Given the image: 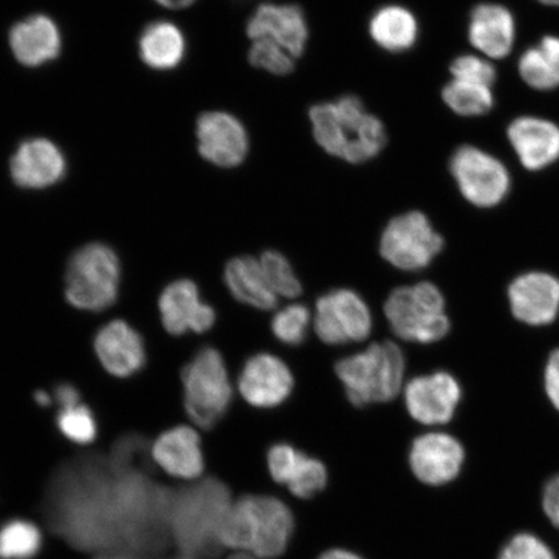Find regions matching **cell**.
Instances as JSON below:
<instances>
[{
  "mask_svg": "<svg viewBox=\"0 0 559 559\" xmlns=\"http://www.w3.org/2000/svg\"><path fill=\"white\" fill-rule=\"evenodd\" d=\"M41 513L51 533L73 549L123 551L118 477L108 454H80L56 467Z\"/></svg>",
  "mask_w": 559,
  "mask_h": 559,
  "instance_id": "obj_1",
  "label": "cell"
},
{
  "mask_svg": "<svg viewBox=\"0 0 559 559\" xmlns=\"http://www.w3.org/2000/svg\"><path fill=\"white\" fill-rule=\"evenodd\" d=\"M229 488L209 477L174 491L170 528L175 545L171 559H215L225 549L221 535L233 507Z\"/></svg>",
  "mask_w": 559,
  "mask_h": 559,
  "instance_id": "obj_2",
  "label": "cell"
},
{
  "mask_svg": "<svg viewBox=\"0 0 559 559\" xmlns=\"http://www.w3.org/2000/svg\"><path fill=\"white\" fill-rule=\"evenodd\" d=\"M313 138L328 155L348 164H365L379 156L388 143L380 118L369 114L358 96L313 105L310 109Z\"/></svg>",
  "mask_w": 559,
  "mask_h": 559,
  "instance_id": "obj_3",
  "label": "cell"
},
{
  "mask_svg": "<svg viewBox=\"0 0 559 559\" xmlns=\"http://www.w3.org/2000/svg\"><path fill=\"white\" fill-rule=\"evenodd\" d=\"M295 530L290 509L271 496H243L234 501L222 528L223 547L257 559L282 556Z\"/></svg>",
  "mask_w": 559,
  "mask_h": 559,
  "instance_id": "obj_4",
  "label": "cell"
},
{
  "mask_svg": "<svg viewBox=\"0 0 559 559\" xmlns=\"http://www.w3.org/2000/svg\"><path fill=\"white\" fill-rule=\"evenodd\" d=\"M335 373L355 407L388 403L395 400L403 388L404 354L394 342H377L366 352L340 360Z\"/></svg>",
  "mask_w": 559,
  "mask_h": 559,
  "instance_id": "obj_5",
  "label": "cell"
},
{
  "mask_svg": "<svg viewBox=\"0 0 559 559\" xmlns=\"http://www.w3.org/2000/svg\"><path fill=\"white\" fill-rule=\"evenodd\" d=\"M64 296L74 309L102 312L120 296L122 264L117 251L104 242H90L70 255Z\"/></svg>",
  "mask_w": 559,
  "mask_h": 559,
  "instance_id": "obj_6",
  "label": "cell"
},
{
  "mask_svg": "<svg viewBox=\"0 0 559 559\" xmlns=\"http://www.w3.org/2000/svg\"><path fill=\"white\" fill-rule=\"evenodd\" d=\"M181 384L185 409L195 426L213 429L227 415L234 391L226 361L218 349H199L181 369Z\"/></svg>",
  "mask_w": 559,
  "mask_h": 559,
  "instance_id": "obj_7",
  "label": "cell"
},
{
  "mask_svg": "<svg viewBox=\"0 0 559 559\" xmlns=\"http://www.w3.org/2000/svg\"><path fill=\"white\" fill-rule=\"evenodd\" d=\"M384 313L397 337L417 344L443 340L451 328L442 292L428 282L391 292Z\"/></svg>",
  "mask_w": 559,
  "mask_h": 559,
  "instance_id": "obj_8",
  "label": "cell"
},
{
  "mask_svg": "<svg viewBox=\"0 0 559 559\" xmlns=\"http://www.w3.org/2000/svg\"><path fill=\"white\" fill-rule=\"evenodd\" d=\"M443 247V237L432 227L428 216L419 212L391 219L380 241L383 260L408 272L428 267Z\"/></svg>",
  "mask_w": 559,
  "mask_h": 559,
  "instance_id": "obj_9",
  "label": "cell"
},
{
  "mask_svg": "<svg viewBox=\"0 0 559 559\" xmlns=\"http://www.w3.org/2000/svg\"><path fill=\"white\" fill-rule=\"evenodd\" d=\"M450 169L461 194L474 206H498L509 193L510 175L506 165L477 146H460L453 153Z\"/></svg>",
  "mask_w": 559,
  "mask_h": 559,
  "instance_id": "obj_10",
  "label": "cell"
},
{
  "mask_svg": "<svg viewBox=\"0 0 559 559\" xmlns=\"http://www.w3.org/2000/svg\"><path fill=\"white\" fill-rule=\"evenodd\" d=\"M314 332L326 345H346L369 337L373 318L366 300L349 289H335L320 297L313 319Z\"/></svg>",
  "mask_w": 559,
  "mask_h": 559,
  "instance_id": "obj_11",
  "label": "cell"
},
{
  "mask_svg": "<svg viewBox=\"0 0 559 559\" xmlns=\"http://www.w3.org/2000/svg\"><path fill=\"white\" fill-rule=\"evenodd\" d=\"M68 160L58 144L46 138H31L20 143L10 159L13 183L21 190L41 191L66 178Z\"/></svg>",
  "mask_w": 559,
  "mask_h": 559,
  "instance_id": "obj_12",
  "label": "cell"
},
{
  "mask_svg": "<svg viewBox=\"0 0 559 559\" xmlns=\"http://www.w3.org/2000/svg\"><path fill=\"white\" fill-rule=\"evenodd\" d=\"M195 136L200 155L223 169L240 166L248 156V131L239 118L227 111L201 115L195 126Z\"/></svg>",
  "mask_w": 559,
  "mask_h": 559,
  "instance_id": "obj_13",
  "label": "cell"
},
{
  "mask_svg": "<svg viewBox=\"0 0 559 559\" xmlns=\"http://www.w3.org/2000/svg\"><path fill=\"white\" fill-rule=\"evenodd\" d=\"M158 310L165 331L174 337L209 332L216 321L215 310L202 302L199 286L190 278L166 285L158 298Z\"/></svg>",
  "mask_w": 559,
  "mask_h": 559,
  "instance_id": "obj_14",
  "label": "cell"
},
{
  "mask_svg": "<svg viewBox=\"0 0 559 559\" xmlns=\"http://www.w3.org/2000/svg\"><path fill=\"white\" fill-rule=\"evenodd\" d=\"M412 418L424 425L450 423L461 401L460 383L450 373L436 372L412 380L404 391Z\"/></svg>",
  "mask_w": 559,
  "mask_h": 559,
  "instance_id": "obj_15",
  "label": "cell"
},
{
  "mask_svg": "<svg viewBox=\"0 0 559 559\" xmlns=\"http://www.w3.org/2000/svg\"><path fill=\"white\" fill-rule=\"evenodd\" d=\"M94 349L103 368L118 379H129L146 366L143 335L124 320L103 325L95 334Z\"/></svg>",
  "mask_w": 559,
  "mask_h": 559,
  "instance_id": "obj_16",
  "label": "cell"
},
{
  "mask_svg": "<svg viewBox=\"0 0 559 559\" xmlns=\"http://www.w3.org/2000/svg\"><path fill=\"white\" fill-rule=\"evenodd\" d=\"M250 39H269L293 58H300L309 44L310 31L302 10L295 4L265 3L255 10L247 25Z\"/></svg>",
  "mask_w": 559,
  "mask_h": 559,
  "instance_id": "obj_17",
  "label": "cell"
},
{
  "mask_svg": "<svg viewBox=\"0 0 559 559\" xmlns=\"http://www.w3.org/2000/svg\"><path fill=\"white\" fill-rule=\"evenodd\" d=\"M293 386L295 380L289 367L271 354L251 356L239 377L241 396L257 408H272L284 403Z\"/></svg>",
  "mask_w": 559,
  "mask_h": 559,
  "instance_id": "obj_18",
  "label": "cell"
},
{
  "mask_svg": "<svg viewBox=\"0 0 559 559\" xmlns=\"http://www.w3.org/2000/svg\"><path fill=\"white\" fill-rule=\"evenodd\" d=\"M464 461V447L456 438L444 432L418 437L411 447V469L426 485L449 484L457 477Z\"/></svg>",
  "mask_w": 559,
  "mask_h": 559,
  "instance_id": "obj_19",
  "label": "cell"
},
{
  "mask_svg": "<svg viewBox=\"0 0 559 559\" xmlns=\"http://www.w3.org/2000/svg\"><path fill=\"white\" fill-rule=\"evenodd\" d=\"M510 309L524 324L554 323L559 312V280L547 272H528L509 286Z\"/></svg>",
  "mask_w": 559,
  "mask_h": 559,
  "instance_id": "obj_20",
  "label": "cell"
},
{
  "mask_svg": "<svg viewBox=\"0 0 559 559\" xmlns=\"http://www.w3.org/2000/svg\"><path fill=\"white\" fill-rule=\"evenodd\" d=\"M10 47L21 66L40 68L59 58L62 35L58 24L44 13H35L13 24Z\"/></svg>",
  "mask_w": 559,
  "mask_h": 559,
  "instance_id": "obj_21",
  "label": "cell"
},
{
  "mask_svg": "<svg viewBox=\"0 0 559 559\" xmlns=\"http://www.w3.org/2000/svg\"><path fill=\"white\" fill-rule=\"evenodd\" d=\"M153 463L171 477L199 479L205 469L199 432L190 426H175L160 435L151 445Z\"/></svg>",
  "mask_w": 559,
  "mask_h": 559,
  "instance_id": "obj_22",
  "label": "cell"
},
{
  "mask_svg": "<svg viewBox=\"0 0 559 559\" xmlns=\"http://www.w3.org/2000/svg\"><path fill=\"white\" fill-rule=\"evenodd\" d=\"M269 471L277 484L286 485L299 499H310L324 489L328 473L321 461L311 459L289 444L271 447Z\"/></svg>",
  "mask_w": 559,
  "mask_h": 559,
  "instance_id": "obj_23",
  "label": "cell"
},
{
  "mask_svg": "<svg viewBox=\"0 0 559 559\" xmlns=\"http://www.w3.org/2000/svg\"><path fill=\"white\" fill-rule=\"evenodd\" d=\"M508 139L524 169L539 171L559 159V128L544 118H516L509 126Z\"/></svg>",
  "mask_w": 559,
  "mask_h": 559,
  "instance_id": "obj_24",
  "label": "cell"
},
{
  "mask_svg": "<svg viewBox=\"0 0 559 559\" xmlns=\"http://www.w3.org/2000/svg\"><path fill=\"white\" fill-rule=\"evenodd\" d=\"M467 37L475 50L488 58H507L515 41L513 13L501 4H478L472 11Z\"/></svg>",
  "mask_w": 559,
  "mask_h": 559,
  "instance_id": "obj_25",
  "label": "cell"
},
{
  "mask_svg": "<svg viewBox=\"0 0 559 559\" xmlns=\"http://www.w3.org/2000/svg\"><path fill=\"white\" fill-rule=\"evenodd\" d=\"M186 53V35L170 21H153L140 34V59L157 72H171L177 69L185 61Z\"/></svg>",
  "mask_w": 559,
  "mask_h": 559,
  "instance_id": "obj_26",
  "label": "cell"
},
{
  "mask_svg": "<svg viewBox=\"0 0 559 559\" xmlns=\"http://www.w3.org/2000/svg\"><path fill=\"white\" fill-rule=\"evenodd\" d=\"M225 282L230 295L243 305L270 311L277 305V296L270 288L260 260L253 257H237L225 270Z\"/></svg>",
  "mask_w": 559,
  "mask_h": 559,
  "instance_id": "obj_27",
  "label": "cell"
},
{
  "mask_svg": "<svg viewBox=\"0 0 559 559\" xmlns=\"http://www.w3.org/2000/svg\"><path fill=\"white\" fill-rule=\"evenodd\" d=\"M418 33L416 16L402 5H384L369 21L370 37L382 50L391 53L412 50Z\"/></svg>",
  "mask_w": 559,
  "mask_h": 559,
  "instance_id": "obj_28",
  "label": "cell"
},
{
  "mask_svg": "<svg viewBox=\"0 0 559 559\" xmlns=\"http://www.w3.org/2000/svg\"><path fill=\"white\" fill-rule=\"evenodd\" d=\"M522 80L530 87L549 91L559 87V37L548 35L521 56Z\"/></svg>",
  "mask_w": 559,
  "mask_h": 559,
  "instance_id": "obj_29",
  "label": "cell"
},
{
  "mask_svg": "<svg viewBox=\"0 0 559 559\" xmlns=\"http://www.w3.org/2000/svg\"><path fill=\"white\" fill-rule=\"evenodd\" d=\"M44 549V535L34 522L12 519L0 526V559H35Z\"/></svg>",
  "mask_w": 559,
  "mask_h": 559,
  "instance_id": "obj_30",
  "label": "cell"
},
{
  "mask_svg": "<svg viewBox=\"0 0 559 559\" xmlns=\"http://www.w3.org/2000/svg\"><path fill=\"white\" fill-rule=\"evenodd\" d=\"M492 87L480 83L452 80L443 88V100L454 114L463 117L487 115L493 107Z\"/></svg>",
  "mask_w": 559,
  "mask_h": 559,
  "instance_id": "obj_31",
  "label": "cell"
},
{
  "mask_svg": "<svg viewBox=\"0 0 559 559\" xmlns=\"http://www.w3.org/2000/svg\"><path fill=\"white\" fill-rule=\"evenodd\" d=\"M55 423L60 435L76 445L93 444L99 436V424L94 411L83 402L72 407L60 408Z\"/></svg>",
  "mask_w": 559,
  "mask_h": 559,
  "instance_id": "obj_32",
  "label": "cell"
},
{
  "mask_svg": "<svg viewBox=\"0 0 559 559\" xmlns=\"http://www.w3.org/2000/svg\"><path fill=\"white\" fill-rule=\"evenodd\" d=\"M260 262L270 288L276 296L296 298L302 293V285L282 253L275 250L264 251Z\"/></svg>",
  "mask_w": 559,
  "mask_h": 559,
  "instance_id": "obj_33",
  "label": "cell"
},
{
  "mask_svg": "<svg viewBox=\"0 0 559 559\" xmlns=\"http://www.w3.org/2000/svg\"><path fill=\"white\" fill-rule=\"evenodd\" d=\"M311 323L310 311L304 305H290L272 319V332L278 341L289 346L304 344Z\"/></svg>",
  "mask_w": 559,
  "mask_h": 559,
  "instance_id": "obj_34",
  "label": "cell"
},
{
  "mask_svg": "<svg viewBox=\"0 0 559 559\" xmlns=\"http://www.w3.org/2000/svg\"><path fill=\"white\" fill-rule=\"evenodd\" d=\"M249 61L251 66L275 75H288L296 67V58L269 39L253 40Z\"/></svg>",
  "mask_w": 559,
  "mask_h": 559,
  "instance_id": "obj_35",
  "label": "cell"
},
{
  "mask_svg": "<svg viewBox=\"0 0 559 559\" xmlns=\"http://www.w3.org/2000/svg\"><path fill=\"white\" fill-rule=\"evenodd\" d=\"M453 80L480 83L492 87L498 80V72L486 59L474 55H461L452 61L450 67Z\"/></svg>",
  "mask_w": 559,
  "mask_h": 559,
  "instance_id": "obj_36",
  "label": "cell"
},
{
  "mask_svg": "<svg viewBox=\"0 0 559 559\" xmlns=\"http://www.w3.org/2000/svg\"><path fill=\"white\" fill-rule=\"evenodd\" d=\"M499 559H556L554 550L536 535L522 533L501 549Z\"/></svg>",
  "mask_w": 559,
  "mask_h": 559,
  "instance_id": "obj_37",
  "label": "cell"
},
{
  "mask_svg": "<svg viewBox=\"0 0 559 559\" xmlns=\"http://www.w3.org/2000/svg\"><path fill=\"white\" fill-rule=\"evenodd\" d=\"M544 379L549 401L559 411V349L549 356Z\"/></svg>",
  "mask_w": 559,
  "mask_h": 559,
  "instance_id": "obj_38",
  "label": "cell"
},
{
  "mask_svg": "<svg viewBox=\"0 0 559 559\" xmlns=\"http://www.w3.org/2000/svg\"><path fill=\"white\" fill-rule=\"evenodd\" d=\"M543 508L549 521L559 530V474L544 488Z\"/></svg>",
  "mask_w": 559,
  "mask_h": 559,
  "instance_id": "obj_39",
  "label": "cell"
},
{
  "mask_svg": "<svg viewBox=\"0 0 559 559\" xmlns=\"http://www.w3.org/2000/svg\"><path fill=\"white\" fill-rule=\"evenodd\" d=\"M53 403L60 408L72 407V405L82 403V395L79 388L70 382H60L56 384L52 391Z\"/></svg>",
  "mask_w": 559,
  "mask_h": 559,
  "instance_id": "obj_40",
  "label": "cell"
},
{
  "mask_svg": "<svg viewBox=\"0 0 559 559\" xmlns=\"http://www.w3.org/2000/svg\"><path fill=\"white\" fill-rule=\"evenodd\" d=\"M159 5L169 10H185L192 5L195 0H156Z\"/></svg>",
  "mask_w": 559,
  "mask_h": 559,
  "instance_id": "obj_41",
  "label": "cell"
},
{
  "mask_svg": "<svg viewBox=\"0 0 559 559\" xmlns=\"http://www.w3.org/2000/svg\"><path fill=\"white\" fill-rule=\"evenodd\" d=\"M95 559H148L142 556L130 554V551H108V554L97 555Z\"/></svg>",
  "mask_w": 559,
  "mask_h": 559,
  "instance_id": "obj_42",
  "label": "cell"
},
{
  "mask_svg": "<svg viewBox=\"0 0 559 559\" xmlns=\"http://www.w3.org/2000/svg\"><path fill=\"white\" fill-rule=\"evenodd\" d=\"M319 559H361V558L352 554V551L334 549V550L326 551V554L321 556Z\"/></svg>",
  "mask_w": 559,
  "mask_h": 559,
  "instance_id": "obj_43",
  "label": "cell"
},
{
  "mask_svg": "<svg viewBox=\"0 0 559 559\" xmlns=\"http://www.w3.org/2000/svg\"><path fill=\"white\" fill-rule=\"evenodd\" d=\"M34 401L40 405L41 408L50 407V405L53 404L52 394L47 393V391H37V393L34 394Z\"/></svg>",
  "mask_w": 559,
  "mask_h": 559,
  "instance_id": "obj_44",
  "label": "cell"
},
{
  "mask_svg": "<svg viewBox=\"0 0 559 559\" xmlns=\"http://www.w3.org/2000/svg\"><path fill=\"white\" fill-rule=\"evenodd\" d=\"M228 559H257L253 556H250L248 554H240V551H237L234 556H230Z\"/></svg>",
  "mask_w": 559,
  "mask_h": 559,
  "instance_id": "obj_45",
  "label": "cell"
},
{
  "mask_svg": "<svg viewBox=\"0 0 559 559\" xmlns=\"http://www.w3.org/2000/svg\"><path fill=\"white\" fill-rule=\"evenodd\" d=\"M539 2L551 7H559V0H539Z\"/></svg>",
  "mask_w": 559,
  "mask_h": 559,
  "instance_id": "obj_46",
  "label": "cell"
}]
</instances>
